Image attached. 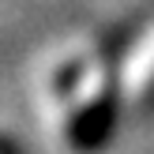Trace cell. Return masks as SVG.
<instances>
[{"label": "cell", "mask_w": 154, "mask_h": 154, "mask_svg": "<svg viewBox=\"0 0 154 154\" xmlns=\"http://www.w3.org/2000/svg\"><path fill=\"white\" fill-rule=\"evenodd\" d=\"M113 117H117V102L109 94L90 98V105H83L68 124V139L75 150H98L113 132Z\"/></svg>", "instance_id": "1"}]
</instances>
